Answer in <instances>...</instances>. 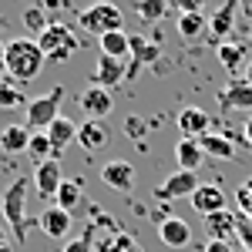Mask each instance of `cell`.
Returning a JSON list of instances; mask_svg holds the SVG:
<instances>
[{
  "label": "cell",
  "mask_w": 252,
  "mask_h": 252,
  "mask_svg": "<svg viewBox=\"0 0 252 252\" xmlns=\"http://www.w3.org/2000/svg\"><path fill=\"white\" fill-rule=\"evenodd\" d=\"M27 101H31V97H24V91H20L10 78L0 84V108H20V104L27 108Z\"/></svg>",
  "instance_id": "cell-31"
},
{
  "label": "cell",
  "mask_w": 252,
  "mask_h": 252,
  "mask_svg": "<svg viewBox=\"0 0 252 252\" xmlns=\"http://www.w3.org/2000/svg\"><path fill=\"white\" fill-rule=\"evenodd\" d=\"M239 7H242L239 0H222V7L209 17V31H212V37L219 40V44L229 40V34L235 31V10H239Z\"/></svg>",
  "instance_id": "cell-13"
},
{
  "label": "cell",
  "mask_w": 252,
  "mask_h": 252,
  "mask_svg": "<svg viewBox=\"0 0 252 252\" xmlns=\"http://www.w3.org/2000/svg\"><path fill=\"white\" fill-rule=\"evenodd\" d=\"M27 155L34 158L37 165H44V161H51V158H54V145H51V138H47V131H34V135H31V145H27Z\"/></svg>",
  "instance_id": "cell-28"
},
{
  "label": "cell",
  "mask_w": 252,
  "mask_h": 252,
  "mask_svg": "<svg viewBox=\"0 0 252 252\" xmlns=\"http://www.w3.org/2000/svg\"><path fill=\"white\" fill-rule=\"evenodd\" d=\"M242 138H246V145L252 148V118H246V125H242Z\"/></svg>",
  "instance_id": "cell-39"
},
{
  "label": "cell",
  "mask_w": 252,
  "mask_h": 252,
  "mask_svg": "<svg viewBox=\"0 0 252 252\" xmlns=\"http://www.w3.org/2000/svg\"><path fill=\"white\" fill-rule=\"evenodd\" d=\"M235 235L242 239V246H246V252H252V219L242 212H235Z\"/></svg>",
  "instance_id": "cell-33"
},
{
  "label": "cell",
  "mask_w": 252,
  "mask_h": 252,
  "mask_svg": "<svg viewBox=\"0 0 252 252\" xmlns=\"http://www.w3.org/2000/svg\"><path fill=\"white\" fill-rule=\"evenodd\" d=\"M0 249H10V242H7V232L0 229Z\"/></svg>",
  "instance_id": "cell-41"
},
{
  "label": "cell",
  "mask_w": 252,
  "mask_h": 252,
  "mask_svg": "<svg viewBox=\"0 0 252 252\" xmlns=\"http://www.w3.org/2000/svg\"><path fill=\"white\" fill-rule=\"evenodd\" d=\"M97 44H101V54L104 58H115V61L131 58V34H125V31L104 34V37H97Z\"/></svg>",
  "instance_id": "cell-23"
},
{
  "label": "cell",
  "mask_w": 252,
  "mask_h": 252,
  "mask_svg": "<svg viewBox=\"0 0 252 252\" xmlns=\"http://www.w3.org/2000/svg\"><path fill=\"white\" fill-rule=\"evenodd\" d=\"M0 252H10V249H0Z\"/></svg>",
  "instance_id": "cell-43"
},
{
  "label": "cell",
  "mask_w": 252,
  "mask_h": 252,
  "mask_svg": "<svg viewBox=\"0 0 252 252\" xmlns=\"http://www.w3.org/2000/svg\"><path fill=\"white\" fill-rule=\"evenodd\" d=\"M61 101H64V88H51L47 94H37V97H31L27 101V128L31 131H47L54 121L61 118Z\"/></svg>",
  "instance_id": "cell-4"
},
{
  "label": "cell",
  "mask_w": 252,
  "mask_h": 252,
  "mask_svg": "<svg viewBox=\"0 0 252 252\" xmlns=\"http://www.w3.org/2000/svg\"><path fill=\"white\" fill-rule=\"evenodd\" d=\"M135 10H138V17L145 20V24H155V20L165 17L168 0H135Z\"/></svg>",
  "instance_id": "cell-29"
},
{
  "label": "cell",
  "mask_w": 252,
  "mask_h": 252,
  "mask_svg": "<svg viewBox=\"0 0 252 252\" xmlns=\"http://www.w3.org/2000/svg\"><path fill=\"white\" fill-rule=\"evenodd\" d=\"M249 44H242V40H222L219 47H215V58H219V64L235 78H242L246 74V67H249Z\"/></svg>",
  "instance_id": "cell-7"
},
{
  "label": "cell",
  "mask_w": 252,
  "mask_h": 252,
  "mask_svg": "<svg viewBox=\"0 0 252 252\" xmlns=\"http://www.w3.org/2000/svg\"><path fill=\"white\" fill-rule=\"evenodd\" d=\"M7 74V44L0 40V78Z\"/></svg>",
  "instance_id": "cell-38"
},
{
  "label": "cell",
  "mask_w": 252,
  "mask_h": 252,
  "mask_svg": "<svg viewBox=\"0 0 252 252\" xmlns=\"http://www.w3.org/2000/svg\"><path fill=\"white\" fill-rule=\"evenodd\" d=\"M101 252H141V246L131 239V232H118L115 239H108V246Z\"/></svg>",
  "instance_id": "cell-32"
},
{
  "label": "cell",
  "mask_w": 252,
  "mask_h": 252,
  "mask_svg": "<svg viewBox=\"0 0 252 252\" xmlns=\"http://www.w3.org/2000/svg\"><path fill=\"white\" fill-rule=\"evenodd\" d=\"M219 104H222V111H249L252 108V84L246 78L229 81V88L219 94Z\"/></svg>",
  "instance_id": "cell-10"
},
{
  "label": "cell",
  "mask_w": 252,
  "mask_h": 252,
  "mask_svg": "<svg viewBox=\"0 0 252 252\" xmlns=\"http://www.w3.org/2000/svg\"><path fill=\"white\" fill-rule=\"evenodd\" d=\"M205 3L209 0H172V7L178 14H205Z\"/></svg>",
  "instance_id": "cell-35"
},
{
  "label": "cell",
  "mask_w": 252,
  "mask_h": 252,
  "mask_svg": "<svg viewBox=\"0 0 252 252\" xmlns=\"http://www.w3.org/2000/svg\"><path fill=\"white\" fill-rule=\"evenodd\" d=\"M235 202H239L242 215H249V219H252V178H246V182L239 185V192H235Z\"/></svg>",
  "instance_id": "cell-34"
},
{
  "label": "cell",
  "mask_w": 252,
  "mask_h": 252,
  "mask_svg": "<svg viewBox=\"0 0 252 252\" xmlns=\"http://www.w3.org/2000/svg\"><path fill=\"white\" fill-rule=\"evenodd\" d=\"M178 131H182V138H202L212 131V121L202 108H182L178 111Z\"/></svg>",
  "instance_id": "cell-14"
},
{
  "label": "cell",
  "mask_w": 252,
  "mask_h": 252,
  "mask_svg": "<svg viewBox=\"0 0 252 252\" xmlns=\"http://www.w3.org/2000/svg\"><path fill=\"white\" fill-rule=\"evenodd\" d=\"M209 31V17L205 14H178V37L182 40H198Z\"/></svg>",
  "instance_id": "cell-26"
},
{
  "label": "cell",
  "mask_w": 252,
  "mask_h": 252,
  "mask_svg": "<svg viewBox=\"0 0 252 252\" xmlns=\"http://www.w3.org/2000/svg\"><path fill=\"white\" fill-rule=\"evenodd\" d=\"M239 3H242V10H246V17L252 20V0H239Z\"/></svg>",
  "instance_id": "cell-40"
},
{
  "label": "cell",
  "mask_w": 252,
  "mask_h": 252,
  "mask_svg": "<svg viewBox=\"0 0 252 252\" xmlns=\"http://www.w3.org/2000/svg\"><path fill=\"white\" fill-rule=\"evenodd\" d=\"M40 229H44V235H51V239H61V235L71 232V212H64V209H58V205H51V209H44L40 212Z\"/></svg>",
  "instance_id": "cell-21"
},
{
  "label": "cell",
  "mask_w": 252,
  "mask_h": 252,
  "mask_svg": "<svg viewBox=\"0 0 252 252\" xmlns=\"http://www.w3.org/2000/svg\"><path fill=\"white\" fill-rule=\"evenodd\" d=\"M31 145V128L27 125H7L0 128V152L3 155H20Z\"/></svg>",
  "instance_id": "cell-20"
},
{
  "label": "cell",
  "mask_w": 252,
  "mask_h": 252,
  "mask_svg": "<svg viewBox=\"0 0 252 252\" xmlns=\"http://www.w3.org/2000/svg\"><path fill=\"white\" fill-rule=\"evenodd\" d=\"M175 161H178L182 172H198L202 161H205V152H202L198 138H182V141L175 145Z\"/></svg>",
  "instance_id": "cell-17"
},
{
  "label": "cell",
  "mask_w": 252,
  "mask_h": 252,
  "mask_svg": "<svg viewBox=\"0 0 252 252\" xmlns=\"http://www.w3.org/2000/svg\"><path fill=\"white\" fill-rule=\"evenodd\" d=\"M44 64H47V58H44V51L37 47L34 37L7 40V78L14 84H27V81L40 78Z\"/></svg>",
  "instance_id": "cell-1"
},
{
  "label": "cell",
  "mask_w": 252,
  "mask_h": 252,
  "mask_svg": "<svg viewBox=\"0 0 252 252\" xmlns=\"http://www.w3.org/2000/svg\"><path fill=\"white\" fill-rule=\"evenodd\" d=\"M64 252H94V242H91V235L84 232L78 239H67L64 242Z\"/></svg>",
  "instance_id": "cell-36"
},
{
  "label": "cell",
  "mask_w": 252,
  "mask_h": 252,
  "mask_svg": "<svg viewBox=\"0 0 252 252\" xmlns=\"http://www.w3.org/2000/svg\"><path fill=\"white\" fill-rule=\"evenodd\" d=\"M202 252H232V246H229V242H219V239H209Z\"/></svg>",
  "instance_id": "cell-37"
},
{
  "label": "cell",
  "mask_w": 252,
  "mask_h": 252,
  "mask_svg": "<svg viewBox=\"0 0 252 252\" xmlns=\"http://www.w3.org/2000/svg\"><path fill=\"white\" fill-rule=\"evenodd\" d=\"M78 27H81V31H88V34L104 37V34H115V31L125 27V14H121L118 3L97 0V3H91V7L78 10Z\"/></svg>",
  "instance_id": "cell-3"
},
{
  "label": "cell",
  "mask_w": 252,
  "mask_h": 252,
  "mask_svg": "<svg viewBox=\"0 0 252 252\" xmlns=\"http://www.w3.org/2000/svg\"><path fill=\"white\" fill-rule=\"evenodd\" d=\"M101 182L111 192H131V185H135V165L131 161H108L101 168Z\"/></svg>",
  "instance_id": "cell-12"
},
{
  "label": "cell",
  "mask_w": 252,
  "mask_h": 252,
  "mask_svg": "<svg viewBox=\"0 0 252 252\" xmlns=\"http://www.w3.org/2000/svg\"><path fill=\"white\" fill-rule=\"evenodd\" d=\"M242 78H246V81L252 84V61H249V67H246V74H242Z\"/></svg>",
  "instance_id": "cell-42"
},
{
  "label": "cell",
  "mask_w": 252,
  "mask_h": 252,
  "mask_svg": "<svg viewBox=\"0 0 252 252\" xmlns=\"http://www.w3.org/2000/svg\"><path fill=\"white\" fill-rule=\"evenodd\" d=\"M78 104H81V111L91 118V121H101V118L115 108V97H111L108 88H97V84H94V88H84V91H81Z\"/></svg>",
  "instance_id": "cell-8"
},
{
  "label": "cell",
  "mask_w": 252,
  "mask_h": 252,
  "mask_svg": "<svg viewBox=\"0 0 252 252\" xmlns=\"http://www.w3.org/2000/svg\"><path fill=\"white\" fill-rule=\"evenodd\" d=\"M78 202H81V182L78 178H64L58 195H54V205L64 209V212H71V209H78Z\"/></svg>",
  "instance_id": "cell-27"
},
{
  "label": "cell",
  "mask_w": 252,
  "mask_h": 252,
  "mask_svg": "<svg viewBox=\"0 0 252 252\" xmlns=\"http://www.w3.org/2000/svg\"><path fill=\"white\" fill-rule=\"evenodd\" d=\"M125 78H128V67L121 61L97 54V64H94V84L97 88H118Z\"/></svg>",
  "instance_id": "cell-16"
},
{
  "label": "cell",
  "mask_w": 252,
  "mask_h": 252,
  "mask_svg": "<svg viewBox=\"0 0 252 252\" xmlns=\"http://www.w3.org/2000/svg\"><path fill=\"white\" fill-rule=\"evenodd\" d=\"M198 145H202L205 158H222V161L235 158V148H232V141H229L225 135H215V131H209V135L198 138Z\"/></svg>",
  "instance_id": "cell-24"
},
{
  "label": "cell",
  "mask_w": 252,
  "mask_h": 252,
  "mask_svg": "<svg viewBox=\"0 0 252 252\" xmlns=\"http://www.w3.org/2000/svg\"><path fill=\"white\" fill-rule=\"evenodd\" d=\"M158 239H161L168 249H185V246L192 242V229H189V222H185V219L168 215V219H161V222H158Z\"/></svg>",
  "instance_id": "cell-9"
},
{
  "label": "cell",
  "mask_w": 252,
  "mask_h": 252,
  "mask_svg": "<svg viewBox=\"0 0 252 252\" xmlns=\"http://www.w3.org/2000/svg\"><path fill=\"white\" fill-rule=\"evenodd\" d=\"M47 138H51V145H54V158L61 161V155H64V148L71 145V141H78V125L71 121V118L61 115L51 128H47Z\"/></svg>",
  "instance_id": "cell-18"
},
{
  "label": "cell",
  "mask_w": 252,
  "mask_h": 252,
  "mask_svg": "<svg viewBox=\"0 0 252 252\" xmlns=\"http://www.w3.org/2000/svg\"><path fill=\"white\" fill-rule=\"evenodd\" d=\"M198 175L195 172H178L168 175V178H161L155 185V198H161V202H172V198H192L195 192H198Z\"/></svg>",
  "instance_id": "cell-6"
},
{
  "label": "cell",
  "mask_w": 252,
  "mask_h": 252,
  "mask_svg": "<svg viewBox=\"0 0 252 252\" xmlns=\"http://www.w3.org/2000/svg\"><path fill=\"white\" fill-rule=\"evenodd\" d=\"M61 182H64V172H61L58 158H51V161H44V165L34 168V189H37V195H44V198H54L58 189H61Z\"/></svg>",
  "instance_id": "cell-11"
},
{
  "label": "cell",
  "mask_w": 252,
  "mask_h": 252,
  "mask_svg": "<svg viewBox=\"0 0 252 252\" xmlns=\"http://www.w3.org/2000/svg\"><path fill=\"white\" fill-rule=\"evenodd\" d=\"M158 54H161V47H158L155 40H145L141 34H135V37H131V67H128V78H135V71L141 64L158 61Z\"/></svg>",
  "instance_id": "cell-22"
},
{
  "label": "cell",
  "mask_w": 252,
  "mask_h": 252,
  "mask_svg": "<svg viewBox=\"0 0 252 252\" xmlns=\"http://www.w3.org/2000/svg\"><path fill=\"white\" fill-rule=\"evenodd\" d=\"M205 225H209L212 239L225 242L229 235H235V212L232 209H222V212H215V215H205Z\"/></svg>",
  "instance_id": "cell-25"
},
{
  "label": "cell",
  "mask_w": 252,
  "mask_h": 252,
  "mask_svg": "<svg viewBox=\"0 0 252 252\" xmlns=\"http://www.w3.org/2000/svg\"><path fill=\"white\" fill-rule=\"evenodd\" d=\"M108 138H111V131L104 128V121H84V125H78V145L84 148V152H97V148H104L108 145Z\"/></svg>",
  "instance_id": "cell-19"
},
{
  "label": "cell",
  "mask_w": 252,
  "mask_h": 252,
  "mask_svg": "<svg viewBox=\"0 0 252 252\" xmlns=\"http://www.w3.org/2000/svg\"><path fill=\"white\" fill-rule=\"evenodd\" d=\"M37 47L44 51V58L61 64V61L74 58V51H78V40H74V31L67 27V24H51L44 34L37 37Z\"/></svg>",
  "instance_id": "cell-5"
},
{
  "label": "cell",
  "mask_w": 252,
  "mask_h": 252,
  "mask_svg": "<svg viewBox=\"0 0 252 252\" xmlns=\"http://www.w3.org/2000/svg\"><path fill=\"white\" fill-rule=\"evenodd\" d=\"M249 40H252V37H249Z\"/></svg>",
  "instance_id": "cell-45"
},
{
  "label": "cell",
  "mask_w": 252,
  "mask_h": 252,
  "mask_svg": "<svg viewBox=\"0 0 252 252\" xmlns=\"http://www.w3.org/2000/svg\"><path fill=\"white\" fill-rule=\"evenodd\" d=\"M192 205L202 219H205V215H215V212L225 209V192H222L219 185H209V182H205V185H198V192L192 195Z\"/></svg>",
  "instance_id": "cell-15"
},
{
  "label": "cell",
  "mask_w": 252,
  "mask_h": 252,
  "mask_svg": "<svg viewBox=\"0 0 252 252\" xmlns=\"http://www.w3.org/2000/svg\"><path fill=\"white\" fill-rule=\"evenodd\" d=\"M31 182L34 178H27V175H17L3 192H0V215H3V222H7V229L10 235L24 242L27 239V195H31Z\"/></svg>",
  "instance_id": "cell-2"
},
{
  "label": "cell",
  "mask_w": 252,
  "mask_h": 252,
  "mask_svg": "<svg viewBox=\"0 0 252 252\" xmlns=\"http://www.w3.org/2000/svg\"><path fill=\"white\" fill-rule=\"evenodd\" d=\"M168 3H172V0H168Z\"/></svg>",
  "instance_id": "cell-44"
},
{
  "label": "cell",
  "mask_w": 252,
  "mask_h": 252,
  "mask_svg": "<svg viewBox=\"0 0 252 252\" xmlns=\"http://www.w3.org/2000/svg\"><path fill=\"white\" fill-rule=\"evenodd\" d=\"M24 27H27V34H31V37L37 40L51 24H47V14H44L40 7H27V10H24Z\"/></svg>",
  "instance_id": "cell-30"
}]
</instances>
